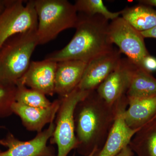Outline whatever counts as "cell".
I'll list each match as a JSON object with an SVG mask.
<instances>
[{"instance_id": "6da1fadb", "label": "cell", "mask_w": 156, "mask_h": 156, "mask_svg": "<svg viewBox=\"0 0 156 156\" xmlns=\"http://www.w3.org/2000/svg\"><path fill=\"white\" fill-rule=\"evenodd\" d=\"M118 108L108 105L91 91L78 103L74 112L75 131L78 153L89 156L103 147L114 122Z\"/></svg>"}, {"instance_id": "7a4b0ae2", "label": "cell", "mask_w": 156, "mask_h": 156, "mask_svg": "<svg viewBox=\"0 0 156 156\" xmlns=\"http://www.w3.org/2000/svg\"><path fill=\"white\" fill-rule=\"evenodd\" d=\"M108 20L100 15L78 14L76 31L70 41L61 50L49 54L45 59L58 62L80 60L88 63L114 49L109 35Z\"/></svg>"}, {"instance_id": "3957f363", "label": "cell", "mask_w": 156, "mask_h": 156, "mask_svg": "<svg viewBox=\"0 0 156 156\" xmlns=\"http://www.w3.org/2000/svg\"><path fill=\"white\" fill-rule=\"evenodd\" d=\"M37 31L14 35L3 45L0 50V83L16 85L25 74L39 45Z\"/></svg>"}, {"instance_id": "277c9868", "label": "cell", "mask_w": 156, "mask_h": 156, "mask_svg": "<svg viewBox=\"0 0 156 156\" xmlns=\"http://www.w3.org/2000/svg\"><path fill=\"white\" fill-rule=\"evenodd\" d=\"M34 2L39 45L52 41L65 30L75 28L78 14L74 5L66 0H34Z\"/></svg>"}, {"instance_id": "5b68a950", "label": "cell", "mask_w": 156, "mask_h": 156, "mask_svg": "<svg viewBox=\"0 0 156 156\" xmlns=\"http://www.w3.org/2000/svg\"><path fill=\"white\" fill-rule=\"evenodd\" d=\"M90 92L83 91L77 87L69 95L61 98V102L54 120L55 129L50 139L51 144L57 146L56 156H67L71 151L76 148L77 142L75 131L74 112L78 103Z\"/></svg>"}, {"instance_id": "8992f818", "label": "cell", "mask_w": 156, "mask_h": 156, "mask_svg": "<svg viewBox=\"0 0 156 156\" xmlns=\"http://www.w3.org/2000/svg\"><path fill=\"white\" fill-rule=\"evenodd\" d=\"M8 0L0 14V50L7 41L18 34L37 30V16L34 0Z\"/></svg>"}, {"instance_id": "52a82bcc", "label": "cell", "mask_w": 156, "mask_h": 156, "mask_svg": "<svg viewBox=\"0 0 156 156\" xmlns=\"http://www.w3.org/2000/svg\"><path fill=\"white\" fill-rule=\"evenodd\" d=\"M108 31L112 44H115L120 52L137 67L143 69L144 59L150 54L140 32L120 17L109 23Z\"/></svg>"}, {"instance_id": "ba28073f", "label": "cell", "mask_w": 156, "mask_h": 156, "mask_svg": "<svg viewBox=\"0 0 156 156\" xmlns=\"http://www.w3.org/2000/svg\"><path fill=\"white\" fill-rule=\"evenodd\" d=\"M137 66L128 58H122L115 69L96 89L98 94L108 105L116 108L127 98Z\"/></svg>"}, {"instance_id": "9c48e42d", "label": "cell", "mask_w": 156, "mask_h": 156, "mask_svg": "<svg viewBox=\"0 0 156 156\" xmlns=\"http://www.w3.org/2000/svg\"><path fill=\"white\" fill-rule=\"evenodd\" d=\"M55 127L53 121L48 128L27 141L19 140L9 132L5 138L0 139V145L8 148L5 151H0V156H56L53 147L48 145Z\"/></svg>"}, {"instance_id": "30bf717a", "label": "cell", "mask_w": 156, "mask_h": 156, "mask_svg": "<svg viewBox=\"0 0 156 156\" xmlns=\"http://www.w3.org/2000/svg\"><path fill=\"white\" fill-rule=\"evenodd\" d=\"M121 53L114 48L88 62L78 88L89 92L96 90L119 64Z\"/></svg>"}, {"instance_id": "8fae6325", "label": "cell", "mask_w": 156, "mask_h": 156, "mask_svg": "<svg viewBox=\"0 0 156 156\" xmlns=\"http://www.w3.org/2000/svg\"><path fill=\"white\" fill-rule=\"evenodd\" d=\"M57 64V62L45 58L42 61H31L25 74L17 83L52 96L55 94Z\"/></svg>"}, {"instance_id": "7c38bea8", "label": "cell", "mask_w": 156, "mask_h": 156, "mask_svg": "<svg viewBox=\"0 0 156 156\" xmlns=\"http://www.w3.org/2000/svg\"><path fill=\"white\" fill-rule=\"evenodd\" d=\"M128 106L123 105L118 109L114 122L106 141L93 156H115L129 145L132 137L140 128L133 129L126 124L124 114Z\"/></svg>"}, {"instance_id": "4fadbf2b", "label": "cell", "mask_w": 156, "mask_h": 156, "mask_svg": "<svg viewBox=\"0 0 156 156\" xmlns=\"http://www.w3.org/2000/svg\"><path fill=\"white\" fill-rule=\"evenodd\" d=\"M60 102L59 98L50 106L41 108L26 106L16 101L12 105V111L20 118L27 130L40 133L47 124L54 121Z\"/></svg>"}, {"instance_id": "5bb4252c", "label": "cell", "mask_w": 156, "mask_h": 156, "mask_svg": "<svg viewBox=\"0 0 156 156\" xmlns=\"http://www.w3.org/2000/svg\"><path fill=\"white\" fill-rule=\"evenodd\" d=\"M87 62L80 60H66L57 62L55 79V94L66 97L80 83L87 67Z\"/></svg>"}, {"instance_id": "9a60e30c", "label": "cell", "mask_w": 156, "mask_h": 156, "mask_svg": "<svg viewBox=\"0 0 156 156\" xmlns=\"http://www.w3.org/2000/svg\"><path fill=\"white\" fill-rule=\"evenodd\" d=\"M128 99V108L125 111L124 116L130 128L139 129L156 117V94L147 97Z\"/></svg>"}, {"instance_id": "2e32d148", "label": "cell", "mask_w": 156, "mask_h": 156, "mask_svg": "<svg viewBox=\"0 0 156 156\" xmlns=\"http://www.w3.org/2000/svg\"><path fill=\"white\" fill-rule=\"evenodd\" d=\"M121 11L123 19L140 32L150 30L156 26V10L151 6L140 3Z\"/></svg>"}, {"instance_id": "e0dca14e", "label": "cell", "mask_w": 156, "mask_h": 156, "mask_svg": "<svg viewBox=\"0 0 156 156\" xmlns=\"http://www.w3.org/2000/svg\"><path fill=\"white\" fill-rule=\"evenodd\" d=\"M129 146L137 156H156V117L135 133Z\"/></svg>"}, {"instance_id": "ac0fdd59", "label": "cell", "mask_w": 156, "mask_h": 156, "mask_svg": "<svg viewBox=\"0 0 156 156\" xmlns=\"http://www.w3.org/2000/svg\"><path fill=\"white\" fill-rule=\"evenodd\" d=\"M156 94V78L144 69L138 68L126 94L128 98L147 97Z\"/></svg>"}, {"instance_id": "d6986e66", "label": "cell", "mask_w": 156, "mask_h": 156, "mask_svg": "<svg viewBox=\"0 0 156 156\" xmlns=\"http://www.w3.org/2000/svg\"><path fill=\"white\" fill-rule=\"evenodd\" d=\"M16 101L32 107L47 108L52 105L51 102L41 92L31 89H27L21 83L16 84Z\"/></svg>"}, {"instance_id": "ffe728a7", "label": "cell", "mask_w": 156, "mask_h": 156, "mask_svg": "<svg viewBox=\"0 0 156 156\" xmlns=\"http://www.w3.org/2000/svg\"><path fill=\"white\" fill-rule=\"evenodd\" d=\"M74 5L78 12L89 16L101 15L108 20L115 19L122 13V11L112 12L109 11L102 0H77Z\"/></svg>"}, {"instance_id": "44dd1931", "label": "cell", "mask_w": 156, "mask_h": 156, "mask_svg": "<svg viewBox=\"0 0 156 156\" xmlns=\"http://www.w3.org/2000/svg\"><path fill=\"white\" fill-rule=\"evenodd\" d=\"M17 86L0 83V118H6L13 114L12 107L16 102Z\"/></svg>"}, {"instance_id": "7402d4cb", "label": "cell", "mask_w": 156, "mask_h": 156, "mask_svg": "<svg viewBox=\"0 0 156 156\" xmlns=\"http://www.w3.org/2000/svg\"><path fill=\"white\" fill-rule=\"evenodd\" d=\"M143 69L148 72L156 71V58L150 55H148L144 59L142 63Z\"/></svg>"}, {"instance_id": "603a6c76", "label": "cell", "mask_w": 156, "mask_h": 156, "mask_svg": "<svg viewBox=\"0 0 156 156\" xmlns=\"http://www.w3.org/2000/svg\"><path fill=\"white\" fill-rule=\"evenodd\" d=\"M134 155V152L131 149L129 146L128 145L115 156H133Z\"/></svg>"}, {"instance_id": "cb8c5ba5", "label": "cell", "mask_w": 156, "mask_h": 156, "mask_svg": "<svg viewBox=\"0 0 156 156\" xmlns=\"http://www.w3.org/2000/svg\"><path fill=\"white\" fill-rule=\"evenodd\" d=\"M144 38H153L156 39V26L151 29L140 32Z\"/></svg>"}, {"instance_id": "d4e9b609", "label": "cell", "mask_w": 156, "mask_h": 156, "mask_svg": "<svg viewBox=\"0 0 156 156\" xmlns=\"http://www.w3.org/2000/svg\"><path fill=\"white\" fill-rule=\"evenodd\" d=\"M140 4H144L151 7H154L156 8V0H140L138 1Z\"/></svg>"}, {"instance_id": "484cf974", "label": "cell", "mask_w": 156, "mask_h": 156, "mask_svg": "<svg viewBox=\"0 0 156 156\" xmlns=\"http://www.w3.org/2000/svg\"><path fill=\"white\" fill-rule=\"evenodd\" d=\"M7 2H8V0H6V1L0 0V14L2 12L5 8Z\"/></svg>"}, {"instance_id": "4316f807", "label": "cell", "mask_w": 156, "mask_h": 156, "mask_svg": "<svg viewBox=\"0 0 156 156\" xmlns=\"http://www.w3.org/2000/svg\"><path fill=\"white\" fill-rule=\"evenodd\" d=\"M98 151V150L97 149H95L92 151V152L90 154H89V155L88 156H93V155H94V154H95V152H96ZM72 156H76L75 154L74 153L73 154Z\"/></svg>"}, {"instance_id": "83f0119b", "label": "cell", "mask_w": 156, "mask_h": 156, "mask_svg": "<svg viewBox=\"0 0 156 156\" xmlns=\"http://www.w3.org/2000/svg\"><path fill=\"white\" fill-rule=\"evenodd\" d=\"M5 128V127L3 126H0V128Z\"/></svg>"}, {"instance_id": "f1b7e54d", "label": "cell", "mask_w": 156, "mask_h": 156, "mask_svg": "<svg viewBox=\"0 0 156 156\" xmlns=\"http://www.w3.org/2000/svg\"></svg>"}]
</instances>
